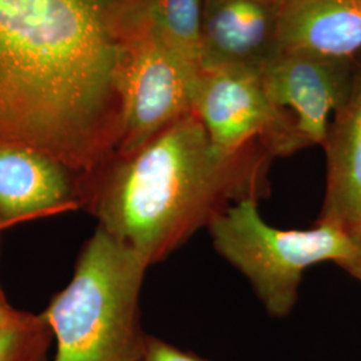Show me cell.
Returning a JSON list of instances; mask_svg holds the SVG:
<instances>
[{
  "instance_id": "obj_1",
  "label": "cell",
  "mask_w": 361,
  "mask_h": 361,
  "mask_svg": "<svg viewBox=\"0 0 361 361\" xmlns=\"http://www.w3.org/2000/svg\"><path fill=\"white\" fill-rule=\"evenodd\" d=\"M121 62L101 0H0V147L92 173L121 140Z\"/></svg>"
},
{
  "instance_id": "obj_2",
  "label": "cell",
  "mask_w": 361,
  "mask_h": 361,
  "mask_svg": "<svg viewBox=\"0 0 361 361\" xmlns=\"http://www.w3.org/2000/svg\"><path fill=\"white\" fill-rule=\"evenodd\" d=\"M273 158L262 142L219 152L192 113L137 152L114 154L89 205L99 226L150 267L233 204L267 197Z\"/></svg>"
},
{
  "instance_id": "obj_3",
  "label": "cell",
  "mask_w": 361,
  "mask_h": 361,
  "mask_svg": "<svg viewBox=\"0 0 361 361\" xmlns=\"http://www.w3.org/2000/svg\"><path fill=\"white\" fill-rule=\"evenodd\" d=\"M147 264L98 226L75 273L42 314L56 337L54 361H141L140 295Z\"/></svg>"
},
{
  "instance_id": "obj_4",
  "label": "cell",
  "mask_w": 361,
  "mask_h": 361,
  "mask_svg": "<svg viewBox=\"0 0 361 361\" xmlns=\"http://www.w3.org/2000/svg\"><path fill=\"white\" fill-rule=\"evenodd\" d=\"M207 229L219 256L245 276L273 317L293 310L310 267L331 261L353 277L360 269V243L347 229L320 221L307 231L279 229L262 219L256 200L233 204Z\"/></svg>"
},
{
  "instance_id": "obj_5",
  "label": "cell",
  "mask_w": 361,
  "mask_h": 361,
  "mask_svg": "<svg viewBox=\"0 0 361 361\" xmlns=\"http://www.w3.org/2000/svg\"><path fill=\"white\" fill-rule=\"evenodd\" d=\"M107 13L122 47V134L116 154L128 155L192 114V90L201 68L161 37L143 0H111Z\"/></svg>"
},
{
  "instance_id": "obj_6",
  "label": "cell",
  "mask_w": 361,
  "mask_h": 361,
  "mask_svg": "<svg viewBox=\"0 0 361 361\" xmlns=\"http://www.w3.org/2000/svg\"><path fill=\"white\" fill-rule=\"evenodd\" d=\"M192 113L225 154H237L257 142L274 157L302 150L292 116L273 104L257 74L201 68L193 83Z\"/></svg>"
},
{
  "instance_id": "obj_7",
  "label": "cell",
  "mask_w": 361,
  "mask_h": 361,
  "mask_svg": "<svg viewBox=\"0 0 361 361\" xmlns=\"http://www.w3.org/2000/svg\"><path fill=\"white\" fill-rule=\"evenodd\" d=\"M353 65L355 56L280 51L261 71L264 90L274 106L292 116L302 149L323 146L329 116L348 95Z\"/></svg>"
},
{
  "instance_id": "obj_8",
  "label": "cell",
  "mask_w": 361,
  "mask_h": 361,
  "mask_svg": "<svg viewBox=\"0 0 361 361\" xmlns=\"http://www.w3.org/2000/svg\"><path fill=\"white\" fill-rule=\"evenodd\" d=\"M283 0H202L201 68L259 75L280 52Z\"/></svg>"
},
{
  "instance_id": "obj_9",
  "label": "cell",
  "mask_w": 361,
  "mask_h": 361,
  "mask_svg": "<svg viewBox=\"0 0 361 361\" xmlns=\"http://www.w3.org/2000/svg\"><path fill=\"white\" fill-rule=\"evenodd\" d=\"M326 190L320 222H334L361 235V51L355 56L348 95L329 123Z\"/></svg>"
},
{
  "instance_id": "obj_10",
  "label": "cell",
  "mask_w": 361,
  "mask_h": 361,
  "mask_svg": "<svg viewBox=\"0 0 361 361\" xmlns=\"http://www.w3.org/2000/svg\"><path fill=\"white\" fill-rule=\"evenodd\" d=\"M280 51L356 56L361 51V0H283Z\"/></svg>"
},
{
  "instance_id": "obj_11",
  "label": "cell",
  "mask_w": 361,
  "mask_h": 361,
  "mask_svg": "<svg viewBox=\"0 0 361 361\" xmlns=\"http://www.w3.org/2000/svg\"><path fill=\"white\" fill-rule=\"evenodd\" d=\"M66 168L46 155L0 147V225L74 205Z\"/></svg>"
},
{
  "instance_id": "obj_12",
  "label": "cell",
  "mask_w": 361,
  "mask_h": 361,
  "mask_svg": "<svg viewBox=\"0 0 361 361\" xmlns=\"http://www.w3.org/2000/svg\"><path fill=\"white\" fill-rule=\"evenodd\" d=\"M143 1L161 37L180 58L200 70V20L202 0Z\"/></svg>"
},
{
  "instance_id": "obj_13",
  "label": "cell",
  "mask_w": 361,
  "mask_h": 361,
  "mask_svg": "<svg viewBox=\"0 0 361 361\" xmlns=\"http://www.w3.org/2000/svg\"><path fill=\"white\" fill-rule=\"evenodd\" d=\"M50 326L42 316L26 314L0 332V361H40L49 343Z\"/></svg>"
},
{
  "instance_id": "obj_14",
  "label": "cell",
  "mask_w": 361,
  "mask_h": 361,
  "mask_svg": "<svg viewBox=\"0 0 361 361\" xmlns=\"http://www.w3.org/2000/svg\"><path fill=\"white\" fill-rule=\"evenodd\" d=\"M141 361H207L197 355L180 350L155 337H146V347Z\"/></svg>"
},
{
  "instance_id": "obj_15",
  "label": "cell",
  "mask_w": 361,
  "mask_h": 361,
  "mask_svg": "<svg viewBox=\"0 0 361 361\" xmlns=\"http://www.w3.org/2000/svg\"><path fill=\"white\" fill-rule=\"evenodd\" d=\"M23 316L25 313L11 310L0 296V332L13 324L18 323Z\"/></svg>"
},
{
  "instance_id": "obj_16",
  "label": "cell",
  "mask_w": 361,
  "mask_h": 361,
  "mask_svg": "<svg viewBox=\"0 0 361 361\" xmlns=\"http://www.w3.org/2000/svg\"><path fill=\"white\" fill-rule=\"evenodd\" d=\"M357 238H359V243H360V245H361V235H359V237H357ZM356 279H357V280H360V281H361V265H360V269H359V273H357V276H356Z\"/></svg>"
},
{
  "instance_id": "obj_17",
  "label": "cell",
  "mask_w": 361,
  "mask_h": 361,
  "mask_svg": "<svg viewBox=\"0 0 361 361\" xmlns=\"http://www.w3.org/2000/svg\"><path fill=\"white\" fill-rule=\"evenodd\" d=\"M0 228H1V225H0Z\"/></svg>"
}]
</instances>
